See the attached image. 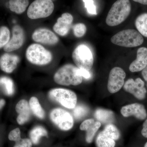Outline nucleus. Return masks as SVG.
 <instances>
[{"mask_svg": "<svg viewBox=\"0 0 147 147\" xmlns=\"http://www.w3.org/2000/svg\"><path fill=\"white\" fill-rule=\"evenodd\" d=\"M121 113L125 117L133 116L140 121L144 120L147 117V111L144 105L139 102L123 106L121 108Z\"/></svg>", "mask_w": 147, "mask_h": 147, "instance_id": "11", "label": "nucleus"}, {"mask_svg": "<svg viewBox=\"0 0 147 147\" xmlns=\"http://www.w3.org/2000/svg\"><path fill=\"white\" fill-rule=\"evenodd\" d=\"M144 147H147V142H146V144H145Z\"/></svg>", "mask_w": 147, "mask_h": 147, "instance_id": "37", "label": "nucleus"}, {"mask_svg": "<svg viewBox=\"0 0 147 147\" xmlns=\"http://www.w3.org/2000/svg\"><path fill=\"white\" fill-rule=\"evenodd\" d=\"M19 61L18 56L5 53L0 57V68L5 73H12L16 69Z\"/></svg>", "mask_w": 147, "mask_h": 147, "instance_id": "16", "label": "nucleus"}, {"mask_svg": "<svg viewBox=\"0 0 147 147\" xmlns=\"http://www.w3.org/2000/svg\"><path fill=\"white\" fill-rule=\"evenodd\" d=\"M27 60L33 64L44 65L50 63L53 60L52 53L40 44L34 43L30 45L26 51Z\"/></svg>", "mask_w": 147, "mask_h": 147, "instance_id": "4", "label": "nucleus"}, {"mask_svg": "<svg viewBox=\"0 0 147 147\" xmlns=\"http://www.w3.org/2000/svg\"><path fill=\"white\" fill-rule=\"evenodd\" d=\"M78 67L70 64L63 66L55 73L54 81L57 84L63 86L80 85L83 81V77L78 74Z\"/></svg>", "mask_w": 147, "mask_h": 147, "instance_id": "2", "label": "nucleus"}, {"mask_svg": "<svg viewBox=\"0 0 147 147\" xmlns=\"http://www.w3.org/2000/svg\"><path fill=\"white\" fill-rule=\"evenodd\" d=\"M54 8L52 0H35L29 6L27 14L32 19L45 18L52 14Z\"/></svg>", "mask_w": 147, "mask_h": 147, "instance_id": "5", "label": "nucleus"}, {"mask_svg": "<svg viewBox=\"0 0 147 147\" xmlns=\"http://www.w3.org/2000/svg\"><path fill=\"white\" fill-rule=\"evenodd\" d=\"M123 89L133 96L137 100H143L146 97L147 88L145 87V82L140 78L134 80L132 78L128 79L124 83Z\"/></svg>", "mask_w": 147, "mask_h": 147, "instance_id": "9", "label": "nucleus"}, {"mask_svg": "<svg viewBox=\"0 0 147 147\" xmlns=\"http://www.w3.org/2000/svg\"><path fill=\"white\" fill-rule=\"evenodd\" d=\"M103 130L110 135L115 141L118 140L120 137V133L118 129L113 124L106 125Z\"/></svg>", "mask_w": 147, "mask_h": 147, "instance_id": "28", "label": "nucleus"}, {"mask_svg": "<svg viewBox=\"0 0 147 147\" xmlns=\"http://www.w3.org/2000/svg\"><path fill=\"white\" fill-rule=\"evenodd\" d=\"M15 109L18 115L16 119L18 124L22 125L28 121L30 118L31 110L27 100H20L16 104Z\"/></svg>", "mask_w": 147, "mask_h": 147, "instance_id": "18", "label": "nucleus"}, {"mask_svg": "<svg viewBox=\"0 0 147 147\" xmlns=\"http://www.w3.org/2000/svg\"><path fill=\"white\" fill-rule=\"evenodd\" d=\"M50 117L53 123L61 130L68 131L73 127V117L66 110L60 108H55L50 112Z\"/></svg>", "mask_w": 147, "mask_h": 147, "instance_id": "8", "label": "nucleus"}, {"mask_svg": "<svg viewBox=\"0 0 147 147\" xmlns=\"http://www.w3.org/2000/svg\"><path fill=\"white\" fill-rule=\"evenodd\" d=\"M94 117L98 121L102 123H112L114 121V113L111 110L98 109L96 110Z\"/></svg>", "mask_w": 147, "mask_h": 147, "instance_id": "20", "label": "nucleus"}, {"mask_svg": "<svg viewBox=\"0 0 147 147\" xmlns=\"http://www.w3.org/2000/svg\"><path fill=\"white\" fill-rule=\"evenodd\" d=\"M10 39V32L8 28L2 26L0 28V49L5 46Z\"/></svg>", "mask_w": 147, "mask_h": 147, "instance_id": "27", "label": "nucleus"}, {"mask_svg": "<svg viewBox=\"0 0 147 147\" xmlns=\"http://www.w3.org/2000/svg\"><path fill=\"white\" fill-rule=\"evenodd\" d=\"M126 73L122 68L115 67L109 74L107 88L110 93L117 92L123 86Z\"/></svg>", "mask_w": 147, "mask_h": 147, "instance_id": "10", "label": "nucleus"}, {"mask_svg": "<svg viewBox=\"0 0 147 147\" xmlns=\"http://www.w3.org/2000/svg\"><path fill=\"white\" fill-rule=\"evenodd\" d=\"M21 131L19 128H16L9 132L8 139L10 141L15 142L13 147H32V143L29 139H21Z\"/></svg>", "mask_w": 147, "mask_h": 147, "instance_id": "19", "label": "nucleus"}, {"mask_svg": "<svg viewBox=\"0 0 147 147\" xmlns=\"http://www.w3.org/2000/svg\"><path fill=\"white\" fill-rule=\"evenodd\" d=\"M135 26L143 36L147 37V13L139 15L135 20Z\"/></svg>", "mask_w": 147, "mask_h": 147, "instance_id": "26", "label": "nucleus"}, {"mask_svg": "<svg viewBox=\"0 0 147 147\" xmlns=\"http://www.w3.org/2000/svg\"><path fill=\"white\" fill-rule=\"evenodd\" d=\"M29 105L31 111L35 116L40 119H43L45 117V113L42 109L38 99L36 97L33 96L29 101Z\"/></svg>", "mask_w": 147, "mask_h": 147, "instance_id": "24", "label": "nucleus"}, {"mask_svg": "<svg viewBox=\"0 0 147 147\" xmlns=\"http://www.w3.org/2000/svg\"><path fill=\"white\" fill-rule=\"evenodd\" d=\"M85 4V7L86 8L87 11L90 14L92 15L97 14L96 7L94 4L93 0H83Z\"/></svg>", "mask_w": 147, "mask_h": 147, "instance_id": "31", "label": "nucleus"}, {"mask_svg": "<svg viewBox=\"0 0 147 147\" xmlns=\"http://www.w3.org/2000/svg\"><path fill=\"white\" fill-rule=\"evenodd\" d=\"M0 89L6 95L12 96L15 92L13 80L7 76L0 77Z\"/></svg>", "mask_w": 147, "mask_h": 147, "instance_id": "22", "label": "nucleus"}, {"mask_svg": "<svg viewBox=\"0 0 147 147\" xmlns=\"http://www.w3.org/2000/svg\"><path fill=\"white\" fill-rule=\"evenodd\" d=\"M101 123L95 121L94 119H88L83 121L80 126V129L86 131V140L88 143L92 142L96 132L101 126Z\"/></svg>", "mask_w": 147, "mask_h": 147, "instance_id": "15", "label": "nucleus"}, {"mask_svg": "<svg viewBox=\"0 0 147 147\" xmlns=\"http://www.w3.org/2000/svg\"><path fill=\"white\" fill-rule=\"evenodd\" d=\"M74 34L77 37H82L86 34L87 28L86 25L82 23L74 25L73 27Z\"/></svg>", "mask_w": 147, "mask_h": 147, "instance_id": "30", "label": "nucleus"}, {"mask_svg": "<svg viewBox=\"0 0 147 147\" xmlns=\"http://www.w3.org/2000/svg\"><path fill=\"white\" fill-rule=\"evenodd\" d=\"M29 3V0H9V9L17 14H21L26 9Z\"/></svg>", "mask_w": 147, "mask_h": 147, "instance_id": "23", "label": "nucleus"}, {"mask_svg": "<svg viewBox=\"0 0 147 147\" xmlns=\"http://www.w3.org/2000/svg\"><path fill=\"white\" fill-rule=\"evenodd\" d=\"M5 104V101L4 99H1L0 100V110L3 108Z\"/></svg>", "mask_w": 147, "mask_h": 147, "instance_id": "36", "label": "nucleus"}, {"mask_svg": "<svg viewBox=\"0 0 147 147\" xmlns=\"http://www.w3.org/2000/svg\"><path fill=\"white\" fill-rule=\"evenodd\" d=\"M147 65V48L140 47L137 51V58L129 65V71L132 72L142 71Z\"/></svg>", "mask_w": 147, "mask_h": 147, "instance_id": "17", "label": "nucleus"}, {"mask_svg": "<svg viewBox=\"0 0 147 147\" xmlns=\"http://www.w3.org/2000/svg\"><path fill=\"white\" fill-rule=\"evenodd\" d=\"M131 11L129 0H117L108 12L106 18V24L111 27L119 25L126 20Z\"/></svg>", "mask_w": 147, "mask_h": 147, "instance_id": "1", "label": "nucleus"}, {"mask_svg": "<svg viewBox=\"0 0 147 147\" xmlns=\"http://www.w3.org/2000/svg\"><path fill=\"white\" fill-rule=\"evenodd\" d=\"M51 100L68 109H74L77 103V98L74 92L63 88L53 89L48 93Z\"/></svg>", "mask_w": 147, "mask_h": 147, "instance_id": "6", "label": "nucleus"}, {"mask_svg": "<svg viewBox=\"0 0 147 147\" xmlns=\"http://www.w3.org/2000/svg\"><path fill=\"white\" fill-rule=\"evenodd\" d=\"M141 134L143 137L147 139V117L144 120V121L142 125V130H141Z\"/></svg>", "mask_w": 147, "mask_h": 147, "instance_id": "33", "label": "nucleus"}, {"mask_svg": "<svg viewBox=\"0 0 147 147\" xmlns=\"http://www.w3.org/2000/svg\"><path fill=\"white\" fill-rule=\"evenodd\" d=\"M142 77L146 83V87L147 89V65L146 67L142 71Z\"/></svg>", "mask_w": 147, "mask_h": 147, "instance_id": "34", "label": "nucleus"}, {"mask_svg": "<svg viewBox=\"0 0 147 147\" xmlns=\"http://www.w3.org/2000/svg\"><path fill=\"white\" fill-rule=\"evenodd\" d=\"M78 74L79 75L82 76V77H84L86 79H88L91 77V75L89 71H88L83 69L78 68Z\"/></svg>", "mask_w": 147, "mask_h": 147, "instance_id": "32", "label": "nucleus"}, {"mask_svg": "<svg viewBox=\"0 0 147 147\" xmlns=\"http://www.w3.org/2000/svg\"><path fill=\"white\" fill-rule=\"evenodd\" d=\"M32 38L35 42L48 45H54L59 42L57 36L50 30L40 28L35 30L32 35Z\"/></svg>", "mask_w": 147, "mask_h": 147, "instance_id": "13", "label": "nucleus"}, {"mask_svg": "<svg viewBox=\"0 0 147 147\" xmlns=\"http://www.w3.org/2000/svg\"><path fill=\"white\" fill-rule=\"evenodd\" d=\"M72 57L74 63L78 68L90 71L94 64L92 53L87 45H78L74 50Z\"/></svg>", "mask_w": 147, "mask_h": 147, "instance_id": "7", "label": "nucleus"}, {"mask_svg": "<svg viewBox=\"0 0 147 147\" xmlns=\"http://www.w3.org/2000/svg\"><path fill=\"white\" fill-rule=\"evenodd\" d=\"M111 41L115 45L126 47H138L143 44L144 38L138 31L127 29L119 32L111 38Z\"/></svg>", "mask_w": 147, "mask_h": 147, "instance_id": "3", "label": "nucleus"}, {"mask_svg": "<svg viewBox=\"0 0 147 147\" xmlns=\"http://www.w3.org/2000/svg\"><path fill=\"white\" fill-rule=\"evenodd\" d=\"M96 143L97 147H115L116 145L115 141L103 130L98 135Z\"/></svg>", "mask_w": 147, "mask_h": 147, "instance_id": "21", "label": "nucleus"}, {"mask_svg": "<svg viewBox=\"0 0 147 147\" xmlns=\"http://www.w3.org/2000/svg\"><path fill=\"white\" fill-rule=\"evenodd\" d=\"M88 112V109L84 105H78L74 108L73 115L76 119H80L84 118Z\"/></svg>", "mask_w": 147, "mask_h": 147, "instance_id": "29", "label": "nucleus"}, {"mask_svg": "<svg viewBox=\"0 0 147 147\" xmlns=\"http://www.w3.org/2000/svg\"><path fill=\"white\" fill-rule=\"evenodd\" d=\"M135 2L139 3L144 5H147V0H133Z\"/></svg>", "mask_w": 147, "mask_h": 147, "instance_id": "35", "label": "nucleus"}, {"mask_svg": "<svg viewBox=\"0 0 147 147\" xmlns=\"http://www.w3.org/2000/svg\"><path fill=\"white\" fill-rule=\"evenodd\" d=\"M47 130L41 126H36L34 127L30 132V137L32 143L34 144H37L40 139L42 137H47Z\"/></svg>", "mask_w": 147, "mask_h": 147, "instance_id": "25", "label": "nucleus"}, {"mask_svg": "<svg viewBox=\"0 0 147 147\" xmlns=\"http://www.w3.org/2000/svg\"><path fill=\"white\" fill-rule=\"evenodd\" d=\"M73 21V16L70 13H63L58 18L57 23L53 26V30L58 34L65 36L69 32Z\"/></svg>", "mask_w": 147, "mask_h": 147, "instance_id": "14", "label": "nucleus"}, {"mask_svg": "<svg viewBox=\"0 0 147 147\" xmlns=\"http://www.w3.org/2000/svg\"><path fill=\"white\" fill-rule=\"evenodd\" d=\"M24 30L20 26L16 25L12 28V37L4 47V50L9 53L20 49L24 44Z\"/></svg>", "mask_w": 147, "mask_h": 147, "instance_id": "12", "label": "nucleus"}]
</instances>
